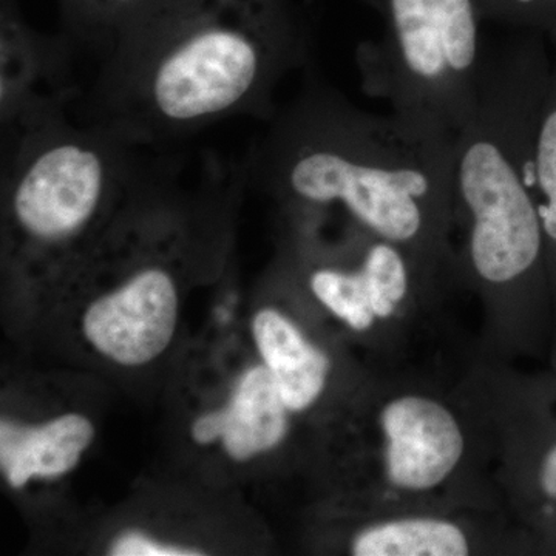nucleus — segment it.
Returning a JSON list of instances; mask_svg holds the SVG:
<instances>
[{
	"instance_id": "7ed1b4c3",
	"label": "nucleus",
	"mask_w": 556,
	"mask_h": 556,
	"mask_svg": "<svg viewBox=\"0 0 556 556\" xmlns=\"http://www.w3.org/2000/svg\"><path fill=\"white\" fill-rule=\"evenodd\" d=\"M109 46L101 124L142 142L273 115L274 90L308 58L309 27L292 0H150Z\"/></svg>"
},
{
	"instance_id": "0eeeda50",
	"label": "nucleus",
	"mask_w": 556,
	"mask_h": 556,
	"mask_svg": "<svg viewBox=\"0 0 556 556\" xmlns=\"http://www.w3.org/2000/svg\"><path fill=\"white\" fill-rule=\"evenodd\" d=\"M457 387L484 431L508 518L538 555L556 556V369L473 356Z\"/></svg>"
},
{
	"instance_id": "9d476101",
	"label": "nucleus",
	"mask_w": 556,
	"mask_h": 556,
	"mask_svg": "<svg viewBox=\"0 0 556 556\" xmlns=\"http://www.w3.org/2000/svg\"><path fill=\"white\" fill-rule=\"evenodd\" d=\"M252 336L292 415L317 409L336 391L350 401L371 371L364 362L338 356L273 306L255 314Z\"/></svg>"
},
{
	"instance_id": "39448f33",
	"label": "nucleus",
	"mask_w": 556,
	"mask_h": 556,
	"mask_svg": "<svg viewBox=\"0 0 556 556\" xmlns=\"http://www.w3.org/2000/svg\"><path fill=\"white\" fill-rule=\"evenodd\" d=\"M295 226L302 287L356 343L378 372H426L456 380L475 354L450 313L455 285L407 249L346 218L338 241H325L305 215Z\"/></svg>"
},
{
	"instance_id": "f257e3e1",
	"label": "nucleus",
	"mask_w": 556,
	"mask_h": 556,
	"mask_svg": "<svg viewBox=\"0 0 556 556\" xmlns=\"http://www.w3.org/2000/svg\"><path fill=\"white\" fill-rule=\"evenodd\" d=\"M546 36L517 31L486 50L477 108L455 137L457 278L477 299L478 357L551 365L554 299L535 200L533 149L552 54Z\"/></svg>"
},
{
	"instance_id": "1a4fd4ad",
	"label": "nucleus",
	"mask_w": 556,
	"mask_h": 556,
	"mask_svg": "<svg viewBox=\"0 0 556 556\" xmlns=\"http://www.w3.org/2000/svg\"><path fill=\"white\" fill-rule=\"evenodd\" d=\"M178 291L169 270L146 266L94 300L84 316L91 345L121 365H144L174 338Z\"/></svg>"
},
{
	"instance_id": "dca6fc26",
	"label": "nucleus",
	"mask_w": 556,
	"mask_h": 556,
	"mask_svg": "<svg viewBox=\"0 0 556 556\" xmlns=\"http://www.w3.org/2000/svg\"><path fill=\"white\" fill-rule=\"evenodd\" d=\"M112 555L116 556H195L203 555L201 552L190 551L177 546H166V544L156 543L139 535V533H129L121 536L112 546Z\"/></svg>"
},
{
	"instance_id": "9b49d317",
	"label": "nucleus",
	"mask_w": 556,
	"mask_h": 556,
	"mask_svg": "<svg viewBox=\"0 0 556 556\" xmlns=\"http://www.w3.org/2000/svg\"><path fill=\"white\" fill-rule=\"evenodd\" d=\"M292 416L269 369L260 365L244 372L228 407L193 422L192 438L199 444L222 438L230 457L248 460L281 447Z\"/></svg>"
},
{
	"instance_id": "f8f14e48",
	"label": "nucleus",
	"mask_w": 556,
	"mask_h": 556,
	"mask_svg": "<svg viewBox=\"0 0 556 556\" xmlns=\"http://www.w3.org/2000/svg\"><path fill=\"white\" fill-rule=\"evenodd\" d=\"M90 420L65 415L38 428L17 427L2 420L0 460L10 485L21 489L31 478H56L76 467L93 441Z\"/></svg>"
},
{
	"instance_id": "20e7f679",
	"label": "nucleus",
	"mask_w": 556,
	"mask_h": 556,
	"mask_svg": "<svg viewBox=\"0 0 556 556\" xmlns=\"http://www.w3.org/2000/svg\"><path fill=\"white\" fill-rule=\"evenodd\" d=\"M339 415L346 441L339 504L504 510L484 431L457 380L369 371Z\"/></svg>"
},
{
	"instance_id": "2eb2a0df",
	"label": "nucleus",
	"mask_w": 556,
	"mask_h": 556,
	"mask_svg": "<svg viewBox=\"0 0 556 556\" xmlns=\"http://www.w3.org/2000/svg\"><path fill=\"white\" fill-rule=\"evenodd\" d=\"M482 20L515 31L556 36V0H478Z\"/></svg>"
},
{
	"instance_id": "423d86ee",
	"label": "nucleus",
	"mask_w": 556,
	"mask_h": 556,
	"mask_svg": "<svg viewBox=\"0 0 556 556\" xmlns=\"http://www.w3.org/2000/svg\"><path fill=\"white\" fill-rule=\"evenodd\" d=\"M379 40L356 53L362 89L422 129L456 135L477 108L486 49L478 0H364Z\"/></svg>"
},
{
	"instance_id": "f03ea898",
	"label": "nucleus",
	"mask_w": 556,
	"mask_h": 556,
	"mask_svg": "<svg viewBox=\"0 0 556 556\" xmlns=\"http://www.w3.org/2000/svg\"><path fill=\"white\" fill-rule=\"evenodd\" d=\"M456 135L362 110L309 79L274 118L251 163L288 208L334 211L463 288L453 226Z\"/></svg>"
},
{
	"instance_id": "6e6552de",
	"label": "nucleus",
	"mask_w": 556,
	"mask_h": 556,
	"mask_svg": "<svg viewBox=\"0 0 556 556\" xmlns=\"http://www.w3.org/2000/svg\"><path fill=\"white\" fill-rule=\"evenodd\" d=\"M340 547L353 556L538 555L529 536L496 508L408 504L339 508Z\"/></svg>"
},
{
	"instance_id": "4468645a",
	"label": "nucleus",
	"mask_w": 556,
	"mask_h": 556,
	"mask_svg": "<svg viewBox=\"0 0 556 556\" xmlns=\"http://www.w3.org/2000/svg\"><path fill=\"white\" fill-rule=\"evenodd\" d=\"M150 0H58L65 27L87 40L110 42Z\"/></svg>"
},
{
	"instance_id": "ddd939ff",
	"label": "nucleus",
	"mask_w": 556,
	"mask_h": 556,
	"mask_svg": "<svg viewBox=\"0 0 556 556\" xmlns=\"http://www.w3.org/2000/svg\"><path fill=\"white\" fill-rule=\"evenodd\" d=\"M548 40L554 46L552 73L546 98L538 118L533 172L535 200L546 239L548 274L554 299V351L548 367L556 369V36Z\"/></svg>"
}]
</instances>
